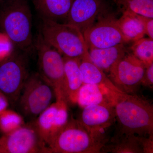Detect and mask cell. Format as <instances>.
<instances>
[{"mask_svg": "<svg viewBox=\"0 0 153 153\" xmlns=\"http://www.w3.org/2000/svg\"><path fill=\"white\" fill-rule=\"evenodd\" d=\"M146 68L131 52H127L111 68L108 77L119 89L134 94L142 84Z\"/></svg>", "mask_w": 153, "mask_h": 153, "instance_id": "9c48e42d", "label": "cell"}, {"mask_svg": "<svg viewBox=\"0 0 153 153\" xmlns=\"http://www.w3.org/2000/svg\"><path fill=\"white\" fill-rule=\"evenodd\" d=\"M74 0H33L42 18L55 22L66 20Z\"/></svg>", "mask_w": 153, "mask_h": 153, "instance_id": "ac0fdd59", "label": "cell"}, {"mask_svg": "<svg viewBox=\"0 0 153 153\" xmlns=\"http://www.w3.org/2000/svg\"><path fill=\"white\" fill-rule=\"evenodd\" d=\"M127 52L124 44L103 49H88L89 57L92 63L105 73H109L111 68Z\"/></svg>", "mask_w": 153, "mask_h": 153, "instance_id": "2e32d148", "label": "cell"}, {"mask_svg": "<svg viewBox=\"0 0 153 153\" xmlns=\"http://www.w3.org/2000/svg\"><path fill=\"white\" fill-rule=\"evenodd\" d=\"M10 102L7 97L0 91V114L7 109Z\"/></svg>", "mask_w": 153, "mask_h": 153, "instance_id": "4316f807", "label": "cell"}, {"mask_svg": "<svg viewBox=\"0 0 153 153\" xmlns=\"http://www.w3.org/2000/svg\"><path fill=\"white\" fill-rule=\"evenodd\" d=\"M12 45L11 41L6 35L0 36V61L7 57L13 51Z\"/></svg>", "mask_w": 153, "mask_h": 153, "instance_id": "cb8c5ba5", "label": "cell"}, {"mask_svg": "<svg viewBox=\"0 0 153 153\" xmlns=\"http://www.w3.org/2000/svg\"><path fill=\"white\" fill-rule=\"evenodd\" d=\"M63 59L64 94L68 104H76L78 92L83 84L79 68V59L65 57H63Z\"/></svg>", "mask_w": 153, "mask_h": 153, "instance_id": "9a60e30c", "label": "cell"}, {"mask_svg": "<svg viewBox=\"0 0 153 153\" xmlns=\"http://www.w3.org/2000/svg\"><path fill=\"white\" fill-rule=\"evenodd\" d=\"M108 141L103 132L90 130L71 118L48 145L46 153H101Z\"/></svg>", "mask_w": 153, "mask_h": 153, "instance_id": "7a4b0ae2", "label": "cell"}, {"mask_svg": "<svg viewBox=\"0 0 153 153\" xmlns=\"http://www.w3.org/2000/svg\"><path fill=\"white\" fill-rule=\"evenodd\" d=\"M121 11L128 10L143 16L153 18V0H114Z\"/></svg>", "mask_w": 153, "mask_h": 153, "instance_id": "44dd1931", "label": "cell"}, {"mask_svg": "<svg viewBox=\"0 0 153 153\" xmlns=\"http://www.w3.org/2000/svg\"><path fill=\"white\" fill-rule=\"evenodd\" d=\"M142 84L152 88L153 85V63L146 66Z\"/></svg>", "mask_w": 153, "mask_h": 153, "instance_id": "d4e9b609", "label": "cell"}, {"mask_svg": "<svg viewBox=\"0 0 153 153\" xmlns=\"http://www.w3.org/2000/svg\"><path fill=\"white\" fill-rule=\"evenodd\" d=\"M105 12L103 0H74L65 23L76 27L82 34Z\"/></svg>", "mask_w": 153, "mask_h": 153, "instance_id": "7c38bea8", "label": "cell"}, {"mask_svg": "<svg viewBox=\"0 0 153 153\" xmlns=\"http://www.w3.org/2000/svg\"><path fill=\"white\" fill-rule=\"evenodd\" d=\"M115 118L117 133L149 137L153 135V106L140 97L123 92L113 85L106 87Z\"/></svg>", "mask_w": 153, "mask_h": 153, "instance_id": "6da1fadb", "label": "cell"}, {"mask_svg": "<svg viewBox=\"0 0 153 153\" xmlns=\"http://www.w3.org/2000/svg\"><path fill=\"white\" fill-rule=\"evenodd\" d=\"M122 15L117 23L127 43L134 42L146 35L143 16L128 10L121 11Z\"/></svg>", "mask_w": 153, "mask_h": 153, "instance_id": "e0dca14e", "label": "cell"}, {"mask_svg": "<svg viewBox=\"0 0 153 153\" xmlns=\"http://www.w3.org/2000/svg\"><path fill=\"white\" fill-rule=\"evenodd\" d=\"M40 33L44 41L63 57L80 59L88 52L83 35L78 28L42 18Z\"/></svg>", "mask_w": 153, "mask_h": 153, "instance_id": "277c9868", "label": "cell"}, {"mask_svg": "<svg viewBox=\"0 0 153 153\" xmlns=\"http://www.w3.org/2000/svg\"><path fill=\"white\" fill-rule=\"evenodd\" d=\"M82 108L79 120L82 125L92 131L103 132L116 120L114 108L112 106L94 105Z\"/></svg>", "mask_w": 153, "mask_h": 153, "instance_id": "5bb4252c", "label": "cell"}, {"mask_svg": "<svg viewBox=\"0 0 153 153\" xmlns=\"http://www.w3.org/2000/svg\"><path fill=\"white\" fill-rule=\"evenodd\" d=\"M131 53L147 66L153 63V39L143 38L133 42Z\"/></svg>", "mask_w": 153, "mask_h": 153, "instance_id": "7402d4cb", "label": "cell"}, {"mask_svg": "<svg viewBox=\"0 0 153 153\" xmlns=\"http://www.w3.org/2000/svg\"><path fill=\"white\" fill-rule=\"evenodd\" d=\"M46 148L34 120L0 137V153H46Z\"/></svg>", "mask_w": 153, "mask_h": 153, "instance_id": "ba28073f", "label": "cell"}, {"mask_svg": "<svg viewBox=\"0 0 153 153\" xmlns=\"http://www.w3.org/2000/svg\"><path fill=\"white\" fill-rule=\"evenodd\" d=\"M80 107L94 105L112 106L108 96V88L104 85L83 84L80 88L77 99Z\"/></svg>", "mask_w": 153, "mask_h": 153, "instance_id": "d6986e66", "label": "cell"}, {"mask_svg": "<svg viewBox=\"0 0 153 153\" xmlns=\"http://www.w3.org/2000/svg\"><path fill=\"white\" fill-rule=\"evenodd\" d=\"M49 105L34 120L47 147L68 120V105L60 99Z\"/></svg>", "mask_w": 153, "mask_h": 153, "instance_id": "8fae6325", "label": "cell"}, {"mask_svg": "<svg viewBox=\"0 0 153 153\" xmlns=\"http://www.w3.org/2000/svg\"><path fill=\"white\" fill-rule=\"evenodd\" d=\"M153 136H140L117 133L103 152L117 153H152Z\"/></svg>", "mask_w": 153, "mask_h": 153, "instance_id": "4fadbf2b", "label": "cell"}, {"mask_svg": "<svg viewBox=\"0 0 153 153\" xmlns=\"http://www.w3.org/2000/svg\"><path fill=\"white\" fill-rule=\"evenodd\" d=\"M146 35L153 39V18L143 16Z\"/></svg>", "mask_w": 153, "mask_h": 153, "instance_id": "484cf974", "label": "cell"}, {"mask_svg": "<svg viewBox=\"0 0 153 153\" xmlns=\"http://www.w3.org/2000/svg\"><path fill=\"white\" fill-rule=\"evenodd\" d=\"M79 68L83 84L104 85L106 87L113 84L104 71L92 63L88 52L79 59Z\"/></svg>", "mask_w": 153, "mask_h": 153, "instance_id": "ffe728a7", "label": "cell"}, {"mask_svg": "<svg viewBox=\"0 0 153 153\" xmlns=\"http://www.w3.org/2000/svg\"><path fill=\"white\" fill-rule=\"evenodd\" d=\"M27 52L13 50L0 61V91L10 103L16 104L29 73Z\"/></svg>", "mask_w": 153, "mask_h": 153, "instance_id": "8992f818", "label": "cell"}, {"mask_svg": "<svg viewBox=\"0 0 153 153\" xmlns=\"http://www.w3.org/2000/svg\"><path fill=\"white\" fill-rule=\"evenodd\" d=\"M104 14L82 33L88 49H103L127 43L118 27L117 19L110 15L103 16Z\"/></svg>", "mask_w": 153, "mask_h": 153, "instance_id": "30bf717a", "label": "cell"}, {"mask_svg": "<svg viewBox=\"0 0 153 153\" xmlns=\"http://www.w3.org/2000/svg\"><path fill=\"white\" fill-rule=\"evenodd\" d=\"M35 47L38 55V74L53 88L55 96L66 99L64 92L65 74L63 55L47 44L40 33L36 38Z\"/></svg>", "mask_w": 153, "mask_h": 153, "instance_id": "52a82bcc", "label": "cell"}, {"mask_svg": "<svg viewBox=\"0 0 153 153\" xmlns=\"http://www.w3.org/2000/svg\"><path fill=\"white\" fill-rule=\"evenodd\" d=\"M22 114L11 110L7 109L0 114V131L9 133L25 124Z\"/></svg>", "mask_w": 153, "mask_h": 153, "instance_id": "603a6c76", "label": "cell"}, {"mask_svg": "<svg viewBox=\"0 0 153 153\" xmlns=\"http://www.w3.org/2000/svg\"><path fill=\"white\" fill-rule=\"evenodd\" d=\"M0 24L17 49L28 52L34 47L32 13L27 0H8L1 14Z\"/></svg>", "mask_w": 153, "mask_h": 153, "instance_id": "3957f363", "label": "cell"}, {"mask_svg": "<svg viewBox=\"0 0 153 153\" xmlns=\"http://www.w3.org/2000/svg\"><path fill=\"white\" fill-rule=\"evenodd\" d=\"M55 91L38 73L30 74L16 104L22 116L35 120L52 103Z\"/></svg>", "mask_w": 153, "mask_h": 153, "instance_id": "5b68a950", "label": "cell"}]
</instances>
